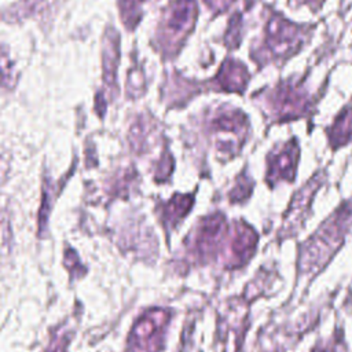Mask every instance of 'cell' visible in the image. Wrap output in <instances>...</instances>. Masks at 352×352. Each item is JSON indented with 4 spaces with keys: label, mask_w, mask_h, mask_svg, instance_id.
<instances>
[{
    "label": "cell",
    "mask_w": 352,
    "mask_h": 352,
    "mask_svg": "<svg viewBox=\"0 0 352 352\" xmlns=\"http://www.w3.org/2000/svg\"><path fill=\"white\" fill-rule=\"evenodd\" d=\"M241 15L235 14L234 18L230 21V29L226 34V43L228 47H236L239 43V30H241Z\"/></svg>",
    "instance_id": "11"
},
{
    "label": "cell",
    "mask_w": 352,
    "mask_h": 352,
    "mask_svg": "<svg viewBox=\"0 0 352 352\" xmlns=\"http://www.w3.org/2000/svg\"><path fill=\"white\" fill-rule=\"evenodd\" d=\"M44 0H21L14 8L8 10L4 19L7 21H19L22 18H26L30 15L38 4H41Z\"/></svg>",
    "instance_id": "8"
},
{
    "label": "cell",
    "mask_w": 352,
    "mask_h": 352,
    "mask_svg": "<svg viewBox=\"0 0 352 352\" xmlns=\"http://www.w3.org/2000/svg\"><path fill=\"white\" fill-rule=\"evenodd\" d=\"M252 191V180L246 177V175H241L235 188L231 192V201H242L250 195Z\"/></svg>",
    "instance_id": "10"
},
{
    "label": "cell",
    "mask_w": 352,
    "mask_h": 352,
    "mask_svg": "<svg viewBox=\"0 0 352 352\" xmlns=\"http://www.w3.org/2000/svg\"><path fill=\"white\" fill-rule=\"evenodd\" d=\"M265 99L278 121L298 118L309 111L308 95L294 82H280L265 95Z\"/></svg>",
    "instance_id": "2"
},
{
    "label": "cell",
    "mask_w": 352,
    "mask_h": 352,
    "mask_svg": "<svg viewBox=\"0 0 352 352\" xmlns=\"http://www.w3.org/2000/svg\"><path fill=\"white\" fill-rule=\"evenodd\" d=\"M298 162V143L296 139L285 143L282 148H275L267 158V183L272 186L278 180H287L292 183L296 176V166Z\"/></svg>",
    "instance_id": "3"
},
{
    "label": "cell",
    "mask_w": 352,
    "mask_h": 352,
    "mask_svg": "<svg viewBox=\"0 0 352 352\" xmlns=\"http://www.w3.org/2000/svg\"><path fill=\"white\" fill-rule=\"evenodd\" d=\"M191 206V197H179L176 195L175 199L172 202H169L165 213H166V217L169 219V221H175L177 220L179 217H182L184 213L188 212Z\"/></svg>",
    "instance_id": "9"
},
{
    "label": "cell",
    "mask_w": 352,
    "mask_h": 352,
    "mask_svg": "<svg viewBox=\"0 0 352 352\" xmlns=\"http://www.w3.org/2000/svg\"><path fill=\"white\" fill-rule=\"evenodd\" d=\"M307 26H298L279 14H272L265 26L263 44L252 54L257 62L285 60L305 43Z\"/></svg>",
    "instance_id": "1"
},
{
    "label": "cell",
    "mask_w": 352,
    "mask_h": 352,
    "mask_svg": "<svg viewBox=\"0 0 352 352\" xmlns=\"http://www.w3.org/2000/svg\"><path fill=\"white\" fill-rule=\"evenodd\" d=\"M234 0H206L208 7H212L214 11H224Z\"/></svg>",
    "instance_id": "13"
},
{
    "label": "cell",
    "mask_w": 352,
    "mask_h": 352,
    "mask_svg": "<svg viewBox=\"0 0 352 352\" xmlns=\"http://www.w3.org/2000/svg\"><path fill=\"white\" fill-rule=\"evenodd\" d=\"M0 85L11 88L12 87V72L11 62L7 55H0Z\"/></svg>",
    "instance_id": "12"
},
{
    "label": "cell",
    "mask_w": 352,
    "mask_h": 352,
    "mask_svg": "<svg viewBox=\"0 0 352 352\" xmlns=\"http://www.w3.org/2000/svg\"><path fill=\"white\" fill-rule=\"evenodd\" d=\"M197 7L194 0H176L170 7L166 15V29L170 33L186 36L195 21Z\"/></svg>",
    "instance_id": "4"
},
{
    "label": "cell",
    "mask_w": 352,
    "mask_h": 352,
    "mask_svg": "<svg viewBox=\"0 0 352 352\" xmlns=\"http://www.w3.org/2000/svg\"><path fill=\"white\" fill-rule=\"evenodd\" d=\"M352 138V106L342 110V113L336 118L330 132L329 139L333 148L342 146Z\"/></svg>",
    "instance_id": "7"
},
{
    "label": "cell",
    "mask_w": 352,
    "mask_h": 352,
    "mask_svg": "<svg viewBox=\"0 0 352 352\" xmlns=\"http://www.w3.org/2000/svg\"><path fill=\"white\" fill-rule=\"evenodd\" d=\"M298 1H302V3H308V4H311L312 7H318V6H320V3H322L323 0H298Z\"/></svg>",
    "instance_id": "14"
},
{
    "label": "cell",
    "mask_w": 352,
    "mask_h": 352,
    "mask_svg": "<svg viewBox=\"0 0 352 352\" xmlns=\"http://www.w3.org/2000/svg\"><path fill=\"white\" fill-rule=\"evenodd\" d=\"M249 80V73L243 63L227 59L219 70L214 81L220 89L227 92H243Z\"/></svg>",
    "instance_id": "5"
},
{
    "label": "cell",
    "mask_w": 352,
    "mask_h": 352,
    "mask_svg": "<svg viewBox=\"0 0 352 352\" xmlns=\"http://www.w3.org/2000/svg\"><path fill=\"white\" fill-rule=\"evenodd\" d=\"M118 65V33L109 29L103 43V77L109 87L113 88L116 70Z\"/></svg>",
    "instance_id": "6"
}]
</instances>
